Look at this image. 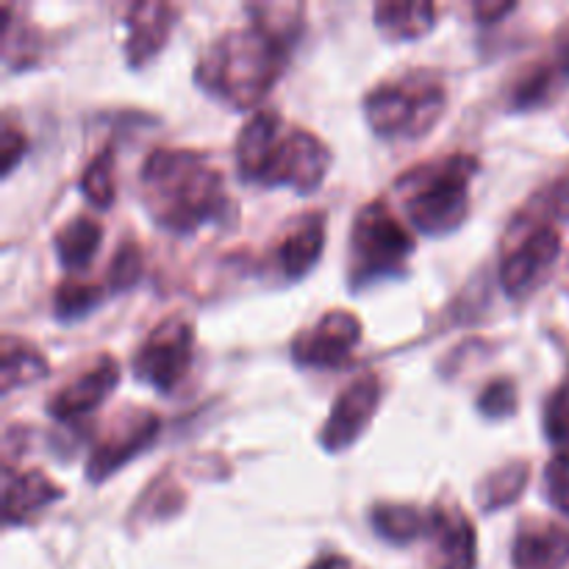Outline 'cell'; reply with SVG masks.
<instances>
[{
  "mask_svg": "<svg viewBox=\"0 0 569 569\" xmlns=\"http://www.w3.org/2000/svg\"><path fill=\"white\" fill-rule=\"evenodd\" d=\"M569 87V31L561 33L559 42L533 61L511 87V109L528 111L548 106Z\"/></svg>",
  "mask_w": 569,
  "mask_h": 569,
  "instance_id": "obj_13",
  "label": "cell"
},
{
  "mask_svg": "<svg viewBox=\"0 0 569 569\" xmlns=\"http://www.w3.org/2000/svg\"><path fill=\"white\" fill-rule=\"evenodd\" d=\"M309 569H353L350 559H345L342 553H326L315 561Z\"/></svg>",
  "mask_w": 569,
  "mask_h": 569,
  "instance_id": "obj_33",
  "label": "cell"
},
{
  "mask_svg": "<svg viewBox=\"0 0 569 569\" xmlns=\"http://www.w3.org/2000/svg\"><path fill=\"white\" fill-rule=\"evenodd\" d=\"M159 428L161 420L148 409H131L117 417L114 426L94 442L92 453H89L87 481L103 483L106 478L120 472L128 461L137 459L153 445Z\"/></svg>",
  "mask_w": 569,
  "mask_h": 569,
  "instance_id": "obj_10",
  "label": "cell"
},
{
  "mask_svg": "<svg viewBox=\"0 0 569 569\" xmlns=\"http://www.w3.org/2000/svg\"><path fill=\"white\" fill-rule=\"evenodd\" d=\"M515 569H565L569 565V531L556 522H522L511 548Z\"/></svg>",
  "mask_w": 569,
  "mask_h": 569,
  "instance_id": "obj_16",
  "label": "cell"
},
{
  "mask_svg": "<svg viewBox=\"0 0 569 569\" xmlns=\"http://www.w3.org/2000/svg\"><path fill=\"white\" fill-rule=\"evenodd\" d=\"M139 192L148 214L170 233L228 222L233 211L220 170L194 150H153L139 170Z\"/></svg>",
  "mask_w": 569,
  "mask_h": 569,
  "instance_id": "obj_2",
  "label": "cell"
},
{
  "mask_svg": "<svg viewBox=\"0 0 569 569\" xmlns=\"http://www.w3.org/2000/svg\"><path fill=\"white\" fill-rule=\"evenodd\" d=\"M303 6H248L250 22L231 28L200 56L194 81L231 109H253L287 67Z\"/></svg>",
  "mask_w": 569,
  "mask_h": 569,
  "instance_id": "obj_1",
  "label": "cell"
},
{
  "mask_svg": "<svg viewBox=\"0 0 569 569\" xmlns=\"http://www.w3.org/2000/svg\"><path fill=\"white\" fill-rule=\"evenodd\" d=\"M476 406L487 420H506V417H511L517 411L515 381H509V378H495V381H489L478 392Z\"/></svg>",
  "mask_w": 569,
  "mask_h": 569,
  "instance_id": "obj_29",
  "label": "cell"
},
{
  "mask_svg": "<svg viewBox=\"0 0 569 569\" xmlns=\"http://www.w3.org/2000/svg\"><path fill=\"white\" fill-rule=\"evenodd\" d=\"M106 298V289L94 287V283L83 281H64L56 287L53 292V315L56 320L72 322L78 317H87L89 311L98 309Z\"/></svg>",
  "mask_w": 569,
  "mask_h": 569,
  "instance_id": "obj_26",
  "label": "cell"
},
{
  "mask_svg": "<svg viewBox=\"0 0 569 569\" xmlns=\"http://www.w3.org/2000/svg\"><path fill=\"white\" fill-rule=\"evenodd\" d=\"M381 395L383 383L376 372H365V376L353 378L337 395V400L331 406V415L326 417L320 433H317L322 450H328V453H342V450H348L370 428L372 417H376L378 406H381Z\"/></svg>",
  "mask_w": 569,
  "mask_h": 569,
  "instance_id": "obj_11",
  "label": "cell"
},
{
  "mask_svg": "<svg viewBox=\"0 0 569 569\" xmlns=\"http://www.w3.org/2000/svg\"><path fill=\"white\" fill-rule=\"evenodd\" d=\"M326 248V214H303L287 228L276 244V267L283 281L295 283L309 276Z\"/></svg>",
  "mask_w": 569,
  "mask_h": 569,
  "instance_id": "obj_15",
  "label": "cell"
},
{
  "mask_svg": "<svg viewBox=\"0 0 569 569\" xmlns=\"http://www.w3.org/2000/svg\"><path fill=\"white\" fill-rule=\"evenodd\" d=\"M117 381H120V365L111 356H100L81 376H76L70 383L50 395L48 415L59 422L83 420L114 392Z\"/></svg>",
  "mask_w": 569,
  "mask_h": 569,
  "instance_id": "obj_12",
  "label": "cell"
},
{
  "mask_svg": "<svg viewBox=\"0 0 569 569\" xmlns=\"http://www.w3.org/2000/svg\"><path fill=\"white\" fill-rule=\"evenodd\" d=\"M428 539L433 542V569H476L478 537L465 511L456 506H431Z\"/></svg>",
  "mask_w": 569,
  "mask_h": 569,
  "instance_id": "obj_14",
  "label": "cell"
},
{
  "mask_svg": "<svg viewBox=\"0 0 569 569\" xmlns=\"http://www.w3.org/2000/svg\"><path fill=\"white\" fill-rule=\"evenodd\" d=\"M233 159L242 181L309 194L326 178L331 150L315 133L289 128L276 109H256L239 131Z\"/></svg>",
  "mask_w": 569,
  "mask_h": 569,
  "instance_id": "obj_3",
  "label": "cell"
},
{
  "mask_svg": "<svg viewBox=\"0 0 569 569\" xmlns=\"http://www.w3.org/2000/svg\"><path fill=\"white\" fill-rule=\"evenodd\" d=\"M48 359L42 350L33 348L26 339H17L6 333L0 342V392L11 395L14 389L37 383L39 378L48 376Z\"/></svg>",
  "mask_w": 569,
  "mask_h": 569,
  "instance_id": "obj_21",
  "label": "cell"
},
{
  "mask_svg": "<svg viewBox=\"0 0 569 569\" xmlns=\"http://www.w3.org/2000/svg\"><path fill=\"white\" fill-rule=\"evenodd\" d=\"M448 106L445 83L433 72H409L378 83L365 98L367 126L383 139H420Z\"/></svg>",
  "mask_w": 569,
  "mask_h": 569,
  "instance_id": "obj_5",
  "label": "cell"
},
{
  "mask_svg": "<svg viewBox=\"0 0 569 569\" xmlns=\"http://www.w3.org/2000/svg\"><path fill=\"white\" fill-rule=\"evenodd\" d=\"M26 148H28L26 131H22V128L17 126V122L11 120L9 114H6L3 117V131H0V159H3V167H0V172H3V176H11V170H14L17 161L22 159Z\"/></svg>",
  "mask_w": 569,
  "mask_h": 569,
  "instance_id": "obj_31",
  "label": "cell"
},
{
  "mask_svg": "<svg viewBox=\"0 0 569 569\" xmlns=\"http://www.w3.org/2000/svg\"><path fill=\"white\" fill-rule=\"evenodd\" d=\"M64 498V489L50 481L42 470L26 472H6L3 487V515L6 526H22L33 517L42 515L48 506Z\"/></svg>",
  "mask_w": 569,
  "mask_h": 569,
  "instance_id": "obj_17",
  "label": "cell"
},
{
  "mask_svg": "<svg viewBox=\"0 0 569 569\" xmlns=\"http://www.w3.org/2000/svg\"><path fill=\"white\" fill-rule=\"evenodd\" d=\"M545 495L550 506L569 517V456L556 453L545 467Z\"/></svg>",
  "mask_w": 569,
  "mask_h": 569,
  "instance_id": "obj_30",
  "label": "cell"
},
{
  "mask_svg": "<svg viewBox=\"0 0 569 569\" xmlns=\"http://www.w3.org/2000/svg\"><path fill=\"white\" fill-rule=\"evenodd\" d=\"M144 272V256L133 239H122L117 244L114 256L109 261V272H106V283H109V292H126L133 283L142 278Z\"/></svg>",
  "mask_w": 569,
  "mask_h": 569,
  "instance_id": "obj_28",
  "label": "cell"
},
{
  "mask_svg": "<svg viewBox=\"0 0 569 569\" xmlns=\"http://www.w3.org/2000/svg\"><path fill=\"white\" fill-rule=\"evenodd\" d=\"M176 9L167 3H137L128 9V37H126V61L131 67H142L164 48L172 31Z\"/></svg>",
  "mask_w": 569,
  "mask_h": 569,
  "instance_id": "obj_18",
  "label": "cell"
},
{
  "mask_svg": "<svg viewBox=\"0 0 569 569\" xmlns=\"http://www.w3.org/2000/svg\"><path fill=\"white\" fill-rule=\"evenodd\" d=\"M515 9H517L515 3H476L472 6L478 22H498V17L509 14V11H515Z\"/></svg>",
  "mask_w": 569,
  "mask_h": 569,
  "instance_id": "obj_32",
  "label": "cell"
},
{
  "mask_svg": "<svg viewBox=\"0 0 569 569\" xmlns=\"http://www.w3.org/2000/svg\"><path fill=\"white\" fill-rule=\"evenodd\" d=\"M350 253V287H367L387 276H398L415 253V237L387 200H370L353 220Z\"/></svg>",
  "mask_w": 569,
  "mask_h": 569,
  "instance_id": "obj_6",
  "label": "cell"
},
{
  "mask_svg": "<svg viewBox=\"0 0 569 569\" xmlns=\"http://www.w3.org/2000/svg\"><path fill=\"white\" fill-rule=\"evenodd\" d=\"M372 531L389 545H411L431 531V509L411 503H378L370 511Z\"/></svg>",
  "mask_w": 569,
  "mask_h": 569,
  "instance_id": "obj_20",
  "label": "cell"
},
{
  "mask_svg": "<svg viewBox=\"0 0 569 569\" xmlns=\"http://www.w3.org/2000/svg\"><path fill=\"white\" fill-rule=\"evenodd\" d=\"M376 26L387 39H420L437 22V6L433 3H378Z\"/></svg>",
  "mask_w": 569,
  "mask_h": 569,
  "instance_id": "obj_22",
  "label": "cell"
},
{
  "mask_svg": "<svg viewBox=\"0 0 569 569\" xmlns=\"http://www.w3.org/2000/svg\"><path fill=\"white\" fill-rule=\"evenodd\" d=\"M478 172V159L450 153L442 159L411 167L398 178L403 209L411 226L428 237L456 231L470 214V183Z\"/></svg>",
  "mask_w": 569,
  "mask_h": 569,
  "instance_id": "obj_4",
  "label": "cell"
},
{
  "mask_svg": "<svg viewBox=\"0 0 569 569\" xmlns=\"http://www.w3.org/2000/svg\"><path fill=\"white\" fill-rule=\"evenodd\" d=\"M361 342V320L348 309H331L292 342V359L306 370H339Z\"/></svg>",
  "mask_w": 569,
  "mask_h": 569,
  "instance_id": "obj_9",
  "label": "cell"
},
{
  "mask_svg": "<svg viewBox=\"0 0 569 569\" xmlns=\"http://www.w3.org/2000/svg\"><path fill=\"white\" fill-rule=\"evenodd\" d=\"M81 192L83 198L89 200L98 209H109L114 203L117 194V181H114V148L111 144H103L98 150L89 167L81 176Z\"/></svg>",
  "mask_w": 569,
  "mask_h": 569,
  "instance_id": "obj_25",
  "label": "cell"
},
{
  "mask_svg": "<svg viewBox=\"0 0 569 569\" xmlns=\"http://www.w3.org/2000/svg\"><path fill=\"white\" fill-rule=\"evenodd\" d=\"M542 422H545V437L550 439V445H553L559 453L569 456V367L559 387L548 395Z\"/></svg>",
  "mask_w": 569,
  "mask_h": 569,
  "instance_id": "obj_27",
  "label": "cell"
},
{
  "mask_svg": "<svg viewBox=\"0 0 569 569\" xmlns=\"http://www.w3.org/2000/svg\"><path fill=\"white\" fill-rule=\"evenodd\" d=\"M511 244L500 256V287L509 298L522 300L550 276L561 256V233L556 226L511 220Z\"/></svg>",
  "mask_w": 569,
  "mask_h": 569,
  "instance_id": "obj_7",
  "label": "cell"
},
{
  "mask_svg": "<svg viewBox=\"0 0 569 569\" xmlns=\"http://www.w3.org/2000/svg\"><path fill=\"white\" fill-rule=\"evenodd\" d=\"M515 220L542 222V226L569 222V176L556 178V181L537 189V192L528 198V203L517 211Z\"/></svg>",
  "mask_w": 569,
  "mask_h": 569,
  "instance_id": "obj_24",
  "label": "cell"
},
{
  "mask_svg": "<svg viewBox=\"0 0 569 569\" xmlns=\"http://www.w3.org/2000/svg\"><path fill=\"white\" fill-rule=\"evenodd\" d=\"M528 478H531V470H528L526 461H515V465H506L500 470L489 472V476L481 478L476 489L478 506L483 511L506 509L515 500H520V495L528 487Z\"/></svg>",
  "mask_w": 569,
  "mask_h": 569,
  "instance_id": "obj_23",
  "label": "cell"
},
{
  "mask_svg": "<svg viewBox=\"0 0 569 569\" xmlns=\"http://www.w3.org/2000/svg\"><path fill=\"white\" fill-rule=\"evenodd\" d=\"M194 328L187 317L170 315L142 339L133 353V376L156 392H172L192 365Z\"/></svg>",
  "mask_w": 569,
  "mask_h": 569,
  "instance_id": "obj_8",
  "label": "cell"
},
{
  "mask_svg": "<svg viewBox=\"0 0 569 569\" xmlns=\"http://www.w3.org/2000/svg\"><path fill=\"white\" fill-rule=\"evenodd\" d=\"M103 244V226L94 217L78 214L56 231L53 250L67 272H83Z\"/></svg>",
  "mask_w": 569,
  "mask_h": 569,
  "instance_id": "obj_19",
  "label": "cell"
}]
</instances>
